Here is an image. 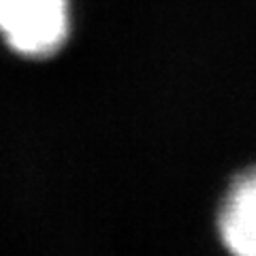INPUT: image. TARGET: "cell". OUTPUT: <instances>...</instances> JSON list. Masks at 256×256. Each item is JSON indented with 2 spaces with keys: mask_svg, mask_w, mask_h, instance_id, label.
I'll list each match as a JSON object with an SVG mask.
<instances>
[{
  "mask_svg": "<svg viewBox=\"0 0 256 256\" xmlns=\"http://www.w3.org/2000/svg\"><path fill=\"white\" fill-rule=\"evenodd\" d=\"M68 0H0V34L13 52L45 58L68 36Z\"/></svg>",
  "mask_w": 256,
  "mask_h": 256,
  "instance_id": "1",
  "label": "cell"
},
{
  "mask_svg": "<svg viewBox=\"0 0 256 256\" xmlns=\"http://www.w3.org/2000/svg\"><path fill=\"white\" fill-rule=\"evenodd\" d=\"M222 242L233 256H256V171L228 190L220 214Z\"/></svg>",
  "mask_w": 256,
  "mask_h": 256,
  "instance_id": "2",
  "label": "cell"
}]
</instances>
